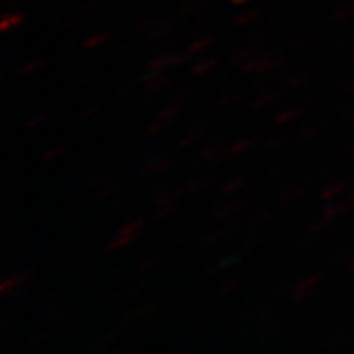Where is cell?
I'll list each match as a JSON object with an SVG mask.
<instances>
[{
  "label": "cell",
  "mask_w": 354,
  "mask_h": 354,
  "mask_svg": "<svg viewBox=\"0 0 354 354\" xmlns=\"http://www.w3.org/2000/svg\"><path fill=\"white\" fill-rule=\"evenodd\" d=\"M143 218H137V220H131V222H126L122 229L107 241L105 245V252H118V250H124V248H129L133 245L139 237H141V231H143Z\"/></svg>",
  "instance_id": "6da1fadb"
},
{
  "label": "cell",
  "mask_w": 354,
  "mask_h": 354,
  "mask_svg": "<svg viewBox=\"0 0 354 354\" xmlns=\"http://www.w3.org/2000/svg\"><path fill=\"white\" fill-rule=\"evenodd\" d=\"M284 58L280 56H273V54H259L257 58L248 60L245 64L239 66L241 73L245 75H273L280 68H284Z\"/></svg>",
  "instance_id": "7a4b0ae2"
},
{
  "label": "cell",
  "mask_w": 354,
  "mask_h": 354,
  "mask_svg": "<svg viewBox=\"0 0 354 354\" xmlns=\"http://www.w3.org/2000/svg\"><path fill=\"white\" fill-rule=\"evenodd\" d=\"M180 111H182V100H169V105H165L156 115H154V122H151L149 126H147V131H145V135L147 137H154V135H160L167 126H171V122L180 115Z\"/></svg>",
  "instance_id": "3957f363"
},
{
  "label": "cell",
  "mask_w": 354,
  "mask_h": 354,
  "mask_svg": "<svg viewBox=\"0 0 354 354\" xmlns=\"http://www.w3.org/2000/svg\"><path fill=\"white\" fill-rule=\"evenodd\" d=\"M180 162H182L180 156H171V154H165V151H158V154L147 156V160H145V165L141 169V175L143 177L162 175V173H169L171 169H175Z\"/></svg>",
  "instance_id": "277c9868"
},
{
  "label": "cell",
  "mask_w": 354,
  "mask_h": 354,
  "mask_svg": "<svg viewBox=\"0 0 354 354\" xmlns=\"http://www.w3.org/2000/svg\"><path fill=\"white\" fill-rule=\"evenodd\" d=\"M324 277H326V271H316V273H312V275H306L303 280H299V282L292 286V292H290L292 303L306 301V299L316 290V286L324 280Z\"/></svg>",
  "instance_id": "5b68a950"
},
{
  "label": "cell",
  "mask_w": 354,
  "mask_h": 354,
  "mask_svg": "<svg viewBox=\"0 0 354 354\" xmlns=\"http://www.w3.org/2000/svg\"><path fill=\"white\" fill-rule=\"evenodd\" d=\"M190 60V54L188 52H162L160 56L147 60V71H165V68H171V66H182Z\"/></svg>",
  "instance_id": "8992f818"
},
{
  "label": "cell",
  "mask_w": 354,
  "mask_h": 354,
  "mask_svg": "<svg viewBox=\"0 0 354 354\" xmlns=\"http://www.w3.org/2000/svg\"><path fill=\"white\" fill-rule=\"evenodd\" d=\"M201 158H203L207 165H220L226 156H229V147H226L222 141H214V143H209V145H205L203 149H201V154H198Z\"/></svg>",
  "instance_id": "52a82bcc"
},
{
  "label": "cell",
  "mask_w": 354,
  "mask_h": 354,
  "mask_svg": "<svg viewBox=\"0 0 354 354\" xmlns=\"http://www.w3.org/2000/svg\"><path fill=\"white\" fill-rule=\"evenodd\" d=\"M354 205V201H352V196H348V198H337V201H331V203H326L324 205V212H322V218L324 220H328V222H333V220H337V218H342L350 207Z\"/></svg>",
  "instance_id": "ba28073f"
},
{
  "label": "cell",
  "mask_w": 354,
  "mask_h": 354,
  "mask_svg": "<svg viewBox=\"0 0 354 354\" xmlns=\"http://www.w3.org/2000/svg\"><path fill=\"white\" fill-rule=\"evenodd\" d=\"M237 229V224H231V226H222V229H216V231H212L209 235H205L203 239L198 241V245H196V252H207L209 248H214L218 241H222V239H226L229 237V233H233Z\"/></svg>",
  "instance_id": "9c48e42d"
},
{
  "label": "cell",
  "mask_w": 354,
  "mask_h": 354,
  "mask_svg": "<svg viewBox=\"0 0 354 354\" xmlns=\"http://www.w3.org/2000/svg\"><path fill=\"white\" fill-rule=\"evenodd\" d=\"M32 275H35V269H26V271H21V273H11V275H7L5 280H3V284H0V292H3V295H9L11 290L19 288L21 284H26Z\"/></svg>",
  "instance_id": "30bf717a"
},
{
  "label": "cell",
  "mask_w": 354,
  "mask_h": 354,
  "mask_svg": "<svg viewBox=\"0 0 354 354\" xmlns=\"http://www.w3.org/2000/svg\"><path fill=\"white\" fill-rule=\"evenodd\" d=\"M160 310V303L154 301V303H147V306H141V308H135L131 312H126L122 318H120V324H129V322H135V320H143L151 314H156Z\"/></svg>",
  "instance_id": "8fae6325"
},
{
  "label": "cell",
  "mask_w": 354,
  "mask_h": 354,
  "mask_svg": "<svg viewBox=\"0 0 354 354\" xmlns=\"http://www.w3.org/2000/svg\"><path fill=\"white\" fill-rule=\"evenodd\" d=\"M171 84V77L169 75H165L162 71H149L145 75V80H143V88L147 92H158L162 88H167Z\"/></svg>",
  "instance_id": "7c38bea8"
},
{
  "label": "cell",
  "mask_w": 354,
  "mask_h": 354,
  "mask_svg": "<svg viewBox=\"0 0 354 354\" xmlns=\"http://www.w3.org/2000/svg\"><path fill=\"white\" fill-rule=\"evenodd\" d=\"M248 203H250V196H241V198L229 201V203H224L220 209H216V218H218V220H229V218L237 216Z\"/></svg>",
  "instance_id": "4fadbf2b"
},
{
  "label": "cell",
  "mask_w": 354,
  "mask_h": 354,
  "mask_svg": "<svg viewBox=\"0 0 354 354\" xmlns=\"http://www.w3.org/2000/svg\"><path fill=\"white\" fill-rule=\"evenodd\" d=\"M24 19H26V13L24 11H7L5 15H3V19H0V32H11V30H17L21 24H24Z\"/></svg>",
  "instance_id": "5bb4252c"
},
{
  "label": "cell",
  "mask_w": 354,
  "mask_h": 354,
  "mask_svg": "<svg viewBox=\"0 0 354 354\" xmlns=\"http://www.w3.org/2000/svg\"><path fill=\"white\" fill-rule=\"evenodd\" d=\"M184 192H186V186H180V188H169V190H160L158 194L151 196V203L158 205V207H162V205H171V203H175V201L180 198Z\"/></svg>",
  "instance_id": "9a60e30c"
},
{
  "label": "cell",
  "mask_w": 354,
  "mask_h": 354,
  "mask_svg": "<svg viewBox=\"0 0 354 354\" xmlns=\"http://www.w3.org/2000/svg\"><path fill=\"white\" fill-rule=\"evenodd\" d=\"M312 77H314V75H312L310 71H299V73L290 75V77H286V80L282 82V88H284V90H299V88H303V86H308V84L312 82Z\"/></svg>",
  "instance_id": "2e32d148"
},
{
  "label": "cell",
  "mask_w": 354,
  "mask_h": 354,
  "mask_svg": "<svg viewBox=\"0 0 354 354\" xmlns=\"http://www.w3.org/2000/svg\"><path fill=\"white\" fill-rule=\"evenodd\" d=\"M173 26H175V21L173 19H158L156 21V26L151 28L145 37H147V41L149 43H154V41H160V39H165L167 35H171L173 32Z\"/></svg>",
  "instance_id": "e0dca14e"
},
{
  "label": "cell",
  "mask_w": 354,
  "mask_h": 354,
  "mask_svg": "<svg viewBox=\"0 0 354 354\" xmlns=\"http://www.w3.org/2000/svg\"><path fill=\"white\" fill-rule=\"evenodd\" d=\"M203 137H205V124H198V126H194L192 131H188V133L184 135V139H182L180 143H177V147H180V149L192 147V145H196V143L203 141Z\"/></svg>",
  "instance_id": "ac0fdd59"
},
{
  "label": "cell",
  "mask_w": 354,
  "mask_h": 354,
  "mask_svg": "<svg viewBox=\"0 0 354 354\" xmlns=\"http://www.w3.org/2000/svg\"><path fill=\"white\" fill-rule=\"evenodd\" d=\"M346 190V182H333V184H326L320 190V198L324 203H331V201H337L342 196V192Z\"/></svg>",
  "instance_id": "d6986e66"
},
{
  "label": "cell",
  "mask_w": 354,
  "mask_h": 354,
  "mask_svg": "<svg viewBox=\"0 0 354 354\" xmlns=\"http://www.w3.org/2000/svg\"><path fill=\"white\" fill-rule=\"evenodd\" d=\"M303 192H306V186H286L280 194H277V203L280 205L292 203V201H297Z\"/></svg>",
  "instance_id": "ffe728a7"
},
{
  "label": "cell",
  "mask_w": 354,
  "mask_h": 354,
  "mask_svg": "<svg viewBox=\"0 0 354 354\" xmlns=\"http://www.w3.org/2000/svg\"><path fill=\"white\" fill-rule=\"evenodd\" d=\"M243 186H245V177H231V180H226V182L220 186V194H222V196H231V194L239 192Z\"/></svg>",
  "instance_id": "44dd1931"
},
{
  "label": "cell",
  "mask_w": 354,
  "mask_h": 354,
  "mask_svg": "<svg viewBox=\"0 0 354 354\" xmlns=\"http://www.w3.org/2000/svg\"><path fill=\"white\" fill-rule=\"evenodd\" d=\"M254 143H257V137H241V139H237L235 143L229 145V156H239V154H243V151H248Z\"/></svg>",
  "instance_id": "7402d4cb"
},
{
  "label": "cell",
  "mask_w": 354,
  "mask_h": 354,
  "mask_svg": "<svg viewBox=\"0 0 354 354\" xmlns=\"http://www.w3.org/2000/svg\"><path fill=\"white\" fill-rule=\"evenodd\" d=\"M109 39H111V32H109V30H98V32H92L90 37H86L84 47H86V49H94V47L105 45Z\"/></svg>",
  "instance_id": "603a6c76"
},
{
  "label": "cell",
  "mask_w": 354,
  "mask_h": 354,
  "mask_svg": "<svg viewBox=\"0 0 354 354\" xmlns=\"http://www.w3.org/2000/svg\"><path fill=\"white\" fill-rule=\"evenodd\" d=\"M201 9H205V0H180V13L184 17L198 13Z\"/></svg>",
  "instance_id": "cb8c5ba5"
},
{
  "label": "cell",
  "mask_w": 354,
  "mask_h": 354,
  "mask_svg": "<svg viewBox=\"0 0 354 354\" xmlns=\"http://www.w3.org/2000/svg\"><path fill=\"white\" fill-rule=\"evenodd\" d=\"M216 64H218V60H216V58H205V60H198L196 64H192V66H190V75H192V77H201V75L209 73V71H212Z\"/></svg>",
  "instance_id": "d4e9b609"
},
{
  "label": "cell",
  "mask_w": 354,
  "mask_h": 354,
  "mask_svg": "<svg viewBox=\"0 0 354 354\" xmlns=\"http://www.w3.org/2000/svg\"><path fill=\"white\" fill-rule=\"evenodd\" d=\"M212 45H214V37H201V39H194V41L188 45L186 52H188L190 56H194V54L205 52V49H209Z\"/></svg>",
  "instance_id": "484cf974"
},
{
  "label": "cell",
  "mask_w": 354,
  "mask_h": 354,
  "mask_svg": "<svg viewBox=\"0 0 354 354\" xmlns=\"http://www.w3.org/2000/svg\"><path fill=\"white\" fill-rule=\"evenodd\" d=\"M299 115H303V107H288V109L280 111L277 115H273V122H275L277 126H282V124H288L290 120H295V118H299Z\"/></svg>",
  "instance_id": "4316f807"
},
{
  "label": "cell",
  "mask_w": 354,
  "mask_h": 354,
  "mask_svg": "<svg viewBox=\"0 0 354 354\" xmlns=\"http://www.w3.org/2000/svg\"><path fill=\"white\" fill-rule=\"evenodd\" d=\"M160 261H162V254H160L158 250L149 252V254H147V257H145V259H143V261H141L139 265H137V271H139V273H143V271H149V269H154V267H156V265H158Z\"/></svg>",
  "instance_id": "83f0119b"
},
{
  "label": "cell",
  "mask_w": 354,
  "mask_h": 354,
  "mask_svg": "<svg viewBox=\"0 0 354 354\" xmlns=\"http://www.w3.org/2000/svg\"><path fill=\"white\" fill-rule=\"evenodd\" d=\"M43 64H45V58H32V60L24 62L19 66V75H21V77H30V75H35L37 71L43 68Z\"/></svg>",
  "instance_id": "f1b7e54d"
},
{
  "label": "cell",
  "mask_w": 354,
  "mask_h": 354,
  "mask_svg": "<svg viewBox=\"0 0 354 354\" xmlns=\"http://www.w3.org/2000/svg\"><path fill=\"white\" fill-rule=\"evenodd\" d=\"M261 17H263V11H261V9H250V11H245V13H239L233 21H235V26H248V24L257 21V19H261Z\"/></svg>",
  "instance_id": "f546056e"
},
{
  "label": "cell",
  "mask_w": 354,
  "mask_h": 354,
  "mask_svg": "<svg viewBox=\"0 0 354 354\" xmlns=\"http://www.w3.org/2000/svg\"><path fill=\"white\" fill-rule=\"evenodd\" d=\"M275 96H277L275 92H263V94H259V96L250 103V109H265L267 105L273 103Z\"/></svg>",
  "instance_id": "4dcf8cb0"
},
{
  "label": "cell",
  "mask_w": 354,
  "mask_h": 354,
  "mask_svg": "<svg viewBox=\"0 0 354 354\" xmlns=\"http://www.w3.org/2000/svg\"><path fill=\"white\" fill-rule=\"evenodd\" d=\"M209 184H212L209 177H196V180H192V182L186 184V192L198 194V192H203L205 188H209Z\"/></svg>",
  "instance_id": "1f68e13d"
},
{
  "label": "cell",
  "mask_w": 354,
  "mask_h": 354,
  "mask_svg": "<svg viewBox=\"0 0 354 354\" xmlns=\"http://www.w3.org/2000/svg\"><path fill=\"white\" fill-rule=\"evenodd\" d=\"M271 216H273V207H261V209H257L254 214H250V218H248V224H250V226L261 224V222L269 220Z\"/></svg>",
  "instance_id": "d6a6232c"
},
{
  "label": "cell",
  "mask_w": 354,
  "mask_h": 354,
  "mask_svg": "<svg viewBox=\"0 0 354 354\" xmlns=\"http://www.w3.org/2000/svg\"><path fill=\"white\" fill-rule=\"evenodd\" d=\"M324 131H326V126H324V124H314V126H310V129H303V131H301V139H303V141H312V139L320 137Z\"/></svg>",
  "instance_id": "836d02e7"
},
{
  "label": "cell",
  "mask_w": 354,
  "mask_h": 354,
  "mask_svg": "<svg viewBox=\"0 0 354 354\" xmlns=\"http://www.w3.org/2000/svg\"><path fill=\"white\" fill-rule=\"evenodd\" d=\"M241 98H243V94H239V92H235V94H222V96H218L216 105L218 107H233V105L239 103Z\"/></svg>",
  "instance_id": "e575fe53"
},
{
  "label": "cell",
  "mask_w": 354,
  "mask_h": 354,
  "mask_svg": "<svg viewBox=\"0 0 354 354\" xmlns=\"http://www.w3.org/2000/svg\"><path fill=\"white\" fill-rule=\"evenodd\" d=\"M109 184H113V173H109V171H103V173H98L94 180H92V188H105V186H109Z\"/></svg>",
  "instance_id": "d590c367"
},
{
  "label": "cell",
  "mask_w": 354,
  "mask_h": 354,
  "mask_svg": "<svg viewBox=\"0 0 354 354\" xmlns=\"http://www.w3.org/2000/svg\"><path fill=\"white\" fill-rule=\"evenodd\" d=\"M66 151V147L64 145H54V147H47L45 151H43V156H41V160L43 162H49V160H56L58 156H62Z\"/></svg>",
  "instance_id": "8d00e7d4"
},
{
  "label": "cell",
  "mask_w": 354,
  "mask_h": 354,
  "mask_svg": "<svg viewBox=\"0 0 354 354\" xmlns=\"http://www.w3.org/2000/svg\"><path fill=\"white\" fill-rule=\"evenodd\" d=\"M239 288H241V280H229L218 288V297H229V295L237 292Z\"/></svg>",
  "instance_id": "74e56055"
},
{
  "label": "cell",
  "mask_w": 354,
  "mask_h": 354,
  "mask_svg": "<svg viewBox=\"0 0 354 354\" xmlns=\"http://www.w3.org/2000/svg\"><path fill=\"white\" fill-rule=\"evenodd\" d=\"M66 318H68V312L64 308H58V306H54L52 310L47 312V320L52 322V324H58V322H62Z\"/></svg>",
  "instance_id": "f35d334b"
},
{
  "label": "cell",
  "mask_w": 354,
  "mask_h": 354,
  "mask_svg": "<svg viewBox=\"0 0 354 354\" xmlns=\"http://www.w3.org/2000/svg\"><path fill=\"white\" fill-rule=\"evenodd\" d=\"M175 214H177L175 203H171V205H162L154 216H151V220H154V222H162V220H167V218H171V216H175Z\"/></svg>",
  "instance_id": "ab89813d"
},
{
  "label": "cell",
  "mask_w": 354,
  "mask_h": 354,
  "mask_svg": "<svg viewBox=\"0 0 354 354\" xmlns=\"http://www.w3.org/2000/svg\"><path fill=\"white\" fill-rule=\"evenodd\" d=\"M47 120H49V113H37V115H32V118H28L26 122H24V129H26V131L37 129V126L45 124Z\"/></svg>",
  "instance_id": "60d3db41"
},
{
  "label": "cell",
  "mask_w": 354,
  "mask_h": 354,
  "mask_svg": "<svg viewBox=\"0 0 354 354\" xmlns=\"http://www.w3.org/2000/svg\"><path fill=\"white\" fill-rule=\"evenodd\" d=\"M328 224H331V222L324 220V218L320 216V220H316L314 224H310V226H308V235H310V237H316V235H320V233L326 229Z\"/></svg>",
  "instance_id": "b9f144b4"
},
{
  "label": "cell",
  "mask_w": 354,
  "mask_h": 354,
  "mask_svg": "<svg viewBox=\"0 0 354 354\" xmlns=\"http://www.w3.org/2000/svg\"><path fill=\"white\" fill-rule=\"evenodd\" d=\"M346 344H348V335L346 333H335V335H331V339H324L326 348H342Z\"/></svg>",
  "instance_id": "7bdbcfd3"
},
{
  "label": "cell",
  "mask_w": 354,
  "mask_h": 354,
  "mask_svg": "<svg viewBox=\"0 0 354 354\" xmlns=\"http://www.w3.org/2000/svg\"><path fill=\"white\" fill-rule=\"evenodd\" d=\"M354 13V0L352 3H348V5H344V7H339V9H335V13H333V19L337 21V19H346V17H350Z\"/></svg>",
  "instance_id": "ee69618b"
},
{
  "label": "cell",
  "mask_w": 354,
  "mask_h": 354,
  "mask_svg": "<svg viewBox=\"0 0 354 354\" xmlns=\"http://www.w3.org/2000/svg\"><path fill=\"white\" fill-rule=\"evenodd\" d=\"M115 339V331H109V333H105V335H100L96 342H94V350H100V348H107L109 346V342H113Z\"/></svg>",
  "instance_id": "f6af8a7d"
},
{
  "label": "cell",
  "mask_w": 354,
  "mask_h": 354,
  "mask_svg": "<svg viewBox=\"0 0 354 354\" xmlns=\"http://www.w3.org/2000/svg\"><path fill=\"white\" fill-rule=\"evenodd\" d=\"M118 192V186L115 184H109V186H105V188H98V192H96V198L98 201H103V198H109V196H113Z\"/></svg>",
  "instance_id": "bcb514c9"
},
{
  "label": "cell",
  "mask_w": 354,
  "mask_h": 354,
  "mask_svg": "<svg viewBox=\"0 0 354 354\" xmlns=\"http://www.w3.org/2000/svg\"><path fill=\"white\" fill-rule=\"evenodd\" d=\"M284 143H286V137H284V135H277V137H271V139H267L265 147H267V149H280Z\"/></svg>",
  "instance_id": "7dc6e473"
},
{
  "label": "cell",
  "mask_w": 354,
  "mask_h": 354,
  "mask_svg": "<svg viewBox=\"0 0 354 354\" xmlns=\"http://www.w3.org/2000/svg\"><path fill=\"white\" fill-rule=\"evenodd\" d=\"M226 265H229V261H216V263H212V265L205 269V275H216V273L224 271Z\"/></svg>",
  "instance_id": "c3c4849f"
},
{
  "label": "cell",
  "mask_w": 354,
  "mask_h": 354,
  "mask_svg": "<svg viewBox=\"0 0 354 354\" xmlns=\"http://www.w3.org/2000/svg\"><path fill=\"white\" fill-rule=\"evenodd\" d=\"M156 21H158V19H143V21H139V24H137V32H141V35H147L151 28L156 26Z\"/></svg>",
  "instance_id": "681fc988"
},
{
  "label": "cell",
  "mask_w": 354,
  "mask_h": 354,
  "mask_svg": "<svg viewBox=\"0 0 354 354\" xmlns=\"http://www.w3.org/2000/svg\"><path fill=\"white\" fill-rule=\"evenodd\" d=\"M100 111V105H92V107H88V109H84V111H80V115H77V120L80 122H86V120H90V118H94V113H98Z\"/></svg>",
  "instance_id": "f907efd6"
},
{
  "label": "cell",
  "mask_w": 354,
  "mask_h": 354,
  "mask_svg": "<svg viewBox=\"0 0 354 354\" xmlns=\"http://www.w3.org/2000/svg\"><path fill=\"white\" fill-rule=\"evenodd\" d=\"M94 9H98V3H96V0H90V3H82L75 11L84 13V15H90V11H94Z\"/></svg>",
  "instance_id": "816d5d0a"
},
{
  "label": "cell",
  "mask_w": 354,
  "mask_h": 354,
  "mask_svg": "<svg viewBox=\"0 0 354 354\" xmlns=\"http://www.w3.org/2000/svg\"><path fill=\"white\" fill-rule=\"evenodd\" d=\"M308 41H310V35H303V37H299V39L290 41V43H288V49H299L303 43H308Z\"/></svg>",
  "instance_id": "f5cc1de1"
},
{
  "label": "cell",
  "mask_w": 354,
  "mask_h": 354,
  "mask_svg": "<svg viewBox=\"0 0 354 354\" xmlns=\"http://www.w3.org/2000/svg\"><path fill=\"white\" fill-rule=\"evenodd\" d=\"M273 326H275V322H273V320H269V322H265L263 326H259V328H257V333H259V335L263 337V335H265L267 331H271Z\"/></svg>",
  "instance_id": "db71d44e"
},
{
  "label": "cell",
  "mask_w": 354,
  "mask_h": 354,
  "mask_svg": "<svg viewBox=\"0 0 354 354\" xmlns=\"http://www.w3.org/2000/svg\"><path fill=\"white\" fill-rule=\"evenodd\" d=\"M344 271H346V273H350V275H354V257L344 265Z\"/></svg>",
  "instance_id": "11a10c76"
},
{
  "label": "cell",
  "mask_w": 354,
  "mask_h": 354,
  "mask_svg": "<svg viewBox=\"0 0 354 354\" xmlns=\"http://www.w3.org/2000/svg\"><path fill=\"white\" fill-rule=\"evenodd\" d=\"M280 171H282V167H280V165H275V167H271V169L267 171V175H269V177H277V175H280Z\"/></svg>",
  "instance_id": "9f6ffc18"
},
{
  "label": "cell",
  "mask_w": 354,
  "mask_h": 354,
  "mask_svg": "<svg viewBox=\"0 0 354 354\" xmlns=\"http://www.w3.org/2000/svg\"><path fill=\"white\" fill-rule=\"evenodd\" d=\"M43 339H45V335H43V333H39V335H35V337H32V339L28 342V346H39V344H41Z\"/></svg>",
  "instance_id": "6f0895ef"
},
{
  "label": "cell",
  "mask_w": 354,
  "mask_h": 354,
  "mask_svg": "<svg viewBox=\"0 0 354 354\" xmlns=\"http://www.w3.org/2000/svg\"><path fill=\"white\" fill-rule=\"evenodd\" d=\"M248 3H254V0H231V5H248Z\"/></svg>",
  "instance_id": "680465c9"
},
{
  "label": "cell",
  "mask_w": 354,
  "mask_h": 354,
  "mask_svg": "<svg viewBox=\"0 0 354 354\" xmlns=\"http://www.w3.org/2000/svg\"><path fill=\"white\" fill-rule=\"evenodd\" d=\"M254 245H259V239H250V241L245 243V250H250V248H254Z\"/></svg>",
  "instance_id": "91938a15"
},
{
  "label": "cell",
  "mask_w": 354,
  "mask_h": 354,
  "mask_svg": "<svg viewBox=\"0 0 354 354\" xmlns=\"http://www.w3.org/2000/svg\"><path fill=\"white\" fill-rule=\"evenodd\" d=\"M346 90H348V92H354V84H348V86H346Z\"/></svg>",
  "instance_id": "94428289"
}]
</instances>
